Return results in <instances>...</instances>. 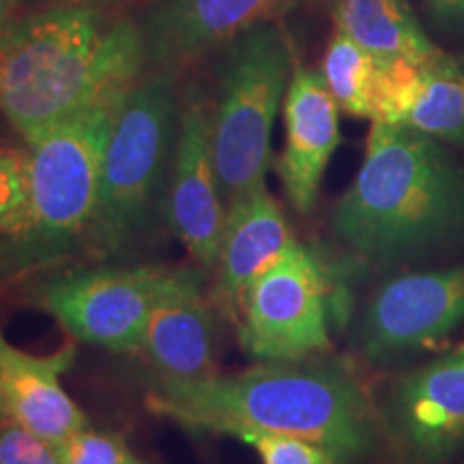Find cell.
<instances>
[{
	"mask_svg": "<svg viewBox=\"0 0 464 464\" xmlns=\"http://www.w3.org/2000/svg\"><path fill=\"white\" fill-rule=\"evenodd\" d=\"M149 406L196 432L288 434L321 445L340 464L370 456L382 432L381 413L338 357L265 362L239 374L174 381L160 376Z\"/></svg>",
	"mask_w": 464,
	"mask_h": 464,
	"instance_id": "6da1fadb",
	"label": "cell"
},
{
	"mask_svg": "<svg viewBox=\"0 0 464 464\" xmlns=\"http://www.w3.org/2000/svg\"><path fill=\"white\" fill-rule=\"evenodd\" d=\"M335 237L381 271L464 243V166L450 144L400 123H372L355 181L332 213Z\"/></svg>",
	"mask_w": 464,
	"mask_h": 464,
	"instance_id": "7a4b0ae2",
	"label": "cell"
},
{
	"mask_svg": "<svg viewBox=\"0 0 464 464\" xmlns=\"http://www.w3.org/2000/svg\"><path fill=\"white\" fill-rule=\"evenodd\" d=\"M3 110L28 144L80 110L123 95L147 69L140 24L95 9L50 7L5 33Z\"/></svg>",
	"mask_w": 464,
	"mask_h": 464,
	"instance_id": "3957f363",
	"label": "cell"
},
{
	"mask_svg": "<svg viewBox=\"0 0 464 464\" xmlns=\"http://www.w3.org/2000/svg\"><path fill=\"white\" fill-rule=\"evenodd\" d=\"M181 92L177 72L153 69L131 86L103 153L100 194L84 246L102 260H130L166 219Z\"/></svg>",
	"mask_w": 464,
	"mask_h": 464,
	"instance_id": "277c9868",
	"label": "cell"
},
{
	"mask_svg": "<svg viewBox=\"0 0 464 464\" xmlns=\"http://www.w3.org/2000/svg\"><path fill=\"white\" fill-rule=\"evenodd\" d=\"M127 92L80 110L28 144V224L0 246V269L9 274L37 269L56 263L69 249L84 243L100 194L103 153Z\"/></svg>",
	"mask_w": 464,
	"mask_h": 464,
	"instance_id": "5b68a950",
	"label": "cell"
},
{
	"mask_svg": "<svg viewBox=\"0 0 464 464\" xmlns=\"http://www.w3.org/2000/svg\"><path fill=\"white\" fill-rule=\"evenodd\" d=\"M293 69V42L280 22L249 28L219 50L211 121L226 208L266 188L271 136Z\"/></svg>",
	"mask_w": 464,
	"mask_h": 464,
	"instance_id": "8992f818",
	"label": "cell"
},
{
	"mask_svg": "<svg viewBox=\"0 0 464 464\" xmlns=\"http://www.w3.org/2000/svg\"><path fill=\"white\" fill-rule=\"evenodd\" d=\"M183 269L100 265L45 277L28 299L72 338L108 351H138L150 312Z\"/></svg>",
	"mask_w": 464,
	"mask_h": 464,
	"instance_id": "52a82bcc",
	"label": "cell"
},
{
	"mask_svg": "<svg viewBox=\"0 0 464 464\" xmlns=\"http://www.w3.org/2000/svg\"><path fill=\"white\" fill-rule=\"evenodd\" d=\"M237 324L243 351L258 362L327 353L329 276L316 254L295 243L243 293Z\"/></svg>",
	"mask_w": 464,
	"mask_h": 464,
	"instance_id": "ba28073f",
	"label": "cell"
},
{
	"mask_svg": "<svg viewBox=\"0 0 464 464\" xmlns=\"http://www.w3.org/2000/svg\"><path fill=\"white\" fill-rule=\"evenodd\" d=\"M464 323V265L382 282L357 327L362 355L390 365L443 342Z\"/></svg>",
	"mask_w": 464,
	"mask_h": 464,
	"instance_id": "9c48e42d",
	"label": "cell"
},
{
	"mask_svg": "<svg viewBox=\"0 0 464 464\" xmlns=\"http://www.w3.org/2000/svg\"><path fill=\"white\" fill-rule=\"evenodd\" d=\"M226 213L228 208L213 161L211 102L205 89L189 84L181 92L166 222L196 263L216 269L226 230Z\"/></svg>",
	"mask_w": 464,
	"mask_h": 464,
	"instance_id": "30bf717a",
	"label": "cell"
},
{
	"mask_svg": "<svg viewBox=\"0 0 464 464\" xmlns=\"http://www.w3.org/2000/svg\"><path fill=\"white\" fill-rule=\"evenodd\" d=\"M381 420L402 464L454 460L464 450V346L400 376Z\"/></svg>",
	"mask_w": 464,
	"mask_h": 464,
	"instance_id": "8fae6325",
	"label": "cell"
},
{
	"mask_svg": "<svg viewBox=\"0 0 464 464\" xmlns=\"http://www.w3.org/2000/svg\"><path fill=\"white\" fill-rule=\"evenodd\" d=\"M307 0H153L138 24L147 65L181 72L249 28L277 22Z\"/></svg>",
	"mask_w": 464,
	"mask_h": 464,
	"instance_id": "7c38bea8",
	"label": "cell"
},
{
	"mask_svg": "<svg viewBox=\"0 0 464 464\" xmlns=\"http://www.w3.org/2000/svg\"><path fill=\"white\" fill-rule=\"evenodd\" d=\"M284 125L286 142L277 174L290 207L307 216L340 144V108L321 72L295 63L284 97Z\"/></svg>",
	"mask_w": 464,
	"mask_h": 464,
	"instance_id": "4fadbf2b",
	"label": "cell"
},
{
	"mask_svg": "<svg viewBox=\"0 0 464 464\" xmlns=\"http://www.w3.org/2000/svg\"><path fill=\"white\" fill-rule=\"evenodd\" d=\"M73 359L72 346L45 357L28 355L0 334V402L5 417L54 448L89 428L82 409L61 385V374L72 368Z\"/></svg>",
	"mask_w": 464,
	"mask_h": 464,
	"instance_id": "5bb4252c",
	"label": "cell"
},
{
	"mask_svg": "<svg viewBox=\"0 0 464 464\" xmlns=\"http://www.w3.org/2000/svg\"><path fill=\"white\" fill-rule=\"evenodd\" d=\"M160 376L194 381L216 374L213 312L202 297V276L183 269L158 301L144 327L140 348Z\"/></svg>",
	"mask_w": 464,
	"mask_h": 464,
	"instance_id": "9a60e30c",
	"label": "cell"
},
{
	"mask_svg": "<svg viewBox=\"0 0 464 464\" xmlns=\"http://www.w3.org/2000/svg\"><path fill=\"white\" fill-rule=\"evenodd\" d=\"M297 243L269 189L232 202L218 258L216 304L237 318L243 293Z\"/></svg>",
	"mask_w": 464,
	"mask_h": 464,
	"instance_id": "2e32d148",
	"label": "cell"
},
{
	"mask_svg": "<svg viewBox=\"0 0 464 464\" xmlns=\"http://www.w3.org/2000/svg\"><path fill=\"white\" fill-rule=\"evenodd\" d=\"M335 28L379 61H426L439 54L409 0H332Z\"/></svg>",
	"mask_w": 464,
	"mask_h": 464,
	"instance_id": "e0dca14e",
	"label": "cell"
},
{
	"mask_svg": "<svg viewBox=\"0 0 464 464\" xmlns=\"http://www.w3.org/2000/svg\"><path fill=\"white\" fill-rule=\"evenodd\" d=\"M400 125L464 147V63L443 50L421 61Z\"/></svg>",
	"mask_w": 464,
	"mask_h": 464,
	"instance_id": "ac0fdd59",
	"label": "cell"
},
{
	"mask_svg": "<svg viewBox=\"0 0 464 464\" xmlns=\"http://www.w3.org/2000/svg\"><path fill=\"white\" fill-rule=\"evenodd\" d=\"M321 73L342 112L372 121L379 61L368 50L335 28Z\"/></svg>",
	"mask_w": 464,
	"mask_h": 464,
	"instance_id": "d6986e66",
	"label": "cell"
},
{
	"mask_svg": "<svg viewBox=\"0 0 464 464\" xmlns=\"http://www.w3.org/2000/svg\"><path fill=\"white\" fill-rule=\"evenodd\" d=\"M31 211V155L0 149V237L14 239L26 228Z\"/></svg>",
	"mask_w": 464,
	"mask_h": 464,
	"instance_id": "ffe728a7",
	"label": "cell"
},
{
	"mask_svg": "<svg viewBox=\"0 0 464 464\" xmlns=\"http://www.w3.org/2000/svg\"><path fill=\"white\" fill-rule=\"evenodd\" d=\"M239 440L256 450L263 464H340L338 458L321 445L288 434L247 432Z\"/></svg>",
	"mask_w": 464,
	"mask_h": 464,
	"instance_id": "44dd1931",
	"label": "cell"
},
{
	"mask_svg": "<svg viewBox=\"0 0 464 464\" xmlns=\"http://www.w3.org/2000/svg\"><path fill=\"white\" fill-rule=\"evenodd\" d=\"M58 450L63 464H125L131 456L125 440L116 434L86 430L73 434Z\"/></svg>",
	"mask_w": 464,
	"mask_h": 464,
	"instance_id": "7402d4cb",
	"label": "cell"
},
{
	"mask_svg": "<svg viewBox=\"0 0 464 464\" xmlns=\"http://www.w3.org/2000/svg\"><path fill=\"white\" fill-rule=\"evenodd\" d=\"M0 464H63L58 450L24 426L0 420Z\"/></svg>",
	"mask_w": 464,
	"mask_h": 464,
	"instance_id": "603a6c76",
	"label": "cell"
},
{
	"mask_svg": "<svg viewBox=\"0 0 464 464\" xmlns=\"http://www.w3.org/2000/svg\"><path fill=\"white\" fill-rule=\"evenodd\" d=\"M432 24L443 33L464 37V0H421Z\"/></svg>",
	"mask_w": 464,
	"mask_h": 464,
	"instance_id": "cb8c5ba5",
	"label": "cell"
},
{
	"mask_svg": "<svg viewBox=\"0 0 464 464\" xmlns=\"http://www.w3.org/2000/svg\"><path fill=\"white\" fill-rule=\"evenodd\" d=\"M44 9L63 7V9H95L103 14L119 15L130 0H39Z\"/></svg>",
	"mask_w": 464,
	"mask_h": 464,
	"instance_id": "d4e9b609",
	"label": "cell"
},
{
	"mask_svg": "<svg viewBox=\"0 0 464 464\" xmlns=\"http://www.w3.org/2000/svg\"><path fill=\"white\" fill-rule=\"evenodd\" d=\"M22 3L24 0H0V34H5L20 20Z\"/></svg>",
	"mask_w": 464,
	"mask_h": 464,
	"instance_id": "484cf974",
	"label": "cell"
},
{
	"mask_svg": "<svg viewBox=\"0 0 464 464\" xmlns=\"http://www.w3.org/2000/svg\"><path fill=\"white\" fill-rule=\"evenodd\" d=\"M5 34H0V106H3V73H5Z\"/></svg>",
	"mask_w": 464,
	"mask_h": 464,
	"instance_id": "4316f807",
	"label": "cell"
},
{
	"mask_svg": "<svg viewBox=\"0 0 464 464\" xmlns=\"http://www.w3.org/2000/svg\"><path fill=\"white\" fill-rule=\"evenodd\" d=\"M125 464H144L142 460H140V458H136V456H130V458H127V462Z\"/></svg>",
	"mask_w": 464,
	"mask_h": 464,
	"instance_id": "83f0119b",
	"label": "cell"
},
{
	"mask_svg": "<svg viewBox=\"0 0 464 464\" xmlns=\"http://www.w3.org/2000/svg\"><path fill=\"white\" fill-rule=\"evenodd\" d=\"M0 420H5V409H3V402H0Z\"/></svg>",
	"mask_w": 464,
	"mask_h": 464,
	"instance_id": "f1b7e54d",
	"label": "cell"
}]
</instances>
